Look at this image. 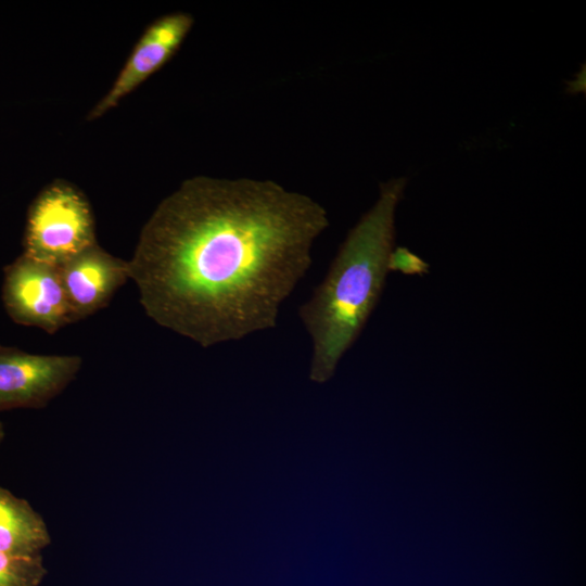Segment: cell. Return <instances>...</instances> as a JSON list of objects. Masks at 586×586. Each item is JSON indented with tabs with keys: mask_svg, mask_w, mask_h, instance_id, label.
I'll list each match as a JSON object with an SVG mask.
<instances>
[{
	"mask_svg": "<svg viewBox=\"0 0 586 586\" xmlns=\"http://www.w3.org/2000/svg\"><path fill=\"white\" fill-rule=\"evenodd\" d=\"M2 302L14 322L49 334L77 321L58 266L24 254L3 268Z\"/></svg>",
	"mask_w": 586,
	"mask_h": 586,
	"instance_id": "4",
	"label": "cell"
},
{
	"mask_svg": "<svg viewBox=\"0 0 586 586\" xmlns=\"http://www.w3.org/2000/svg\"><path fill=\"white\" fill-rule=\"evenodd\" d=\"M50 542L43 518L26 499L0 486V550L17 556L41 555Z\"/></svg>",
	"mask_w": 586,
	"mask_h": 586,
	"instance_id": "8",
	"label": "cell"
},
{
	"mask_svg": "<svg viewBox=\"0 0 586 586\" xmlns=\"http://www.w3.org/2000/svg\"><path fill=\"white\" fill-rule=\"evenodd\" d=\"M62 284L76 320L105 307L129 277L128 260L98 244L58 266Z\"/></svg>",
	"mask_w": 586,
	"mask_h": 586,
	"instance_id": "7",
	"label": "cell"
},
{
	"mask_svg": "<svg viewBox=\"0 0 586 586\" xmlns=\"http://www.w3.org/2000/svg\"><path fill=\"white\" fill-rule=\"evenodd\" d=\"M429 265L406 247H395L388 257V271H399L405 275H423Z\"/></svg>",
	"mask_w": 586,
	"mask_h": 586,
	"instance_id": "10",
	"label": "cell"
},
{
	"mask_svg": "<svg viewBox=\"0 0 586 586\" xmlns=\"http://www.w3.org/2000/svg\"><path fill=\"white\" fill-rule=\"evenodd\" d=\"M81 365L78 355H38L0 344V411L47 406Z\"/></svg>",
	"mask_w": 586,
	"mask_h": 586,
	"instance_id": "5",
	"label": "cell"
},
{
	"mask_svg": "<svg viewBox=\"0 0 586 586\" xmlns=\"http://www.w3.org/2000/svg\"><path fill=\"white\" fill-rule=\"evenodd\" d=\"M4 436H5L4 426L2 422L0 421V445L3 442Z\"/></svg>",
	"mask_w": 586,
	"mask_h": 586,
	"instance_id": "11",
	"label": "cell"
},
{
	"mask_svg": "<svg viewBox=\"0 0 586 586\" xmlns=\"http://www.w3.org/2000/svg\"><path fill=\"white\" fill-rule=\"evenodd\" d=\"M407 180L380 184L374 205L348 231L298 317L311 340L309 379L330 380L375 308L394 249L395 211Z\"/></svg>",
	"mask_w": 586,
	"mask_h": 586,
	"instance_id": "2",
	"label": "cell"
},
{
	"mask_svg": "<svg viewBox=\"0 0 586 586\" xmlns=\"http://www.w3.org/2000/svg\"><path fill=\"white\" fill-rule=\"evenodd\" d=\"M192 25L193 17L183 12L169 13L154 21L141 36L110 91L88 118L101 117L160 69L179 49Z\"/></svg>",
	"mask_w": 586,
	"mask_h": 586,
	"instance_id": "6",
	"label": "cell"
},
{
	"mask_svg": "<svg viewBox=\"0 0 586 586\" xmlns=\"http://www.w3.org/2000/svg\"><path fill=\"white\" fill-rule=\"evenodd\" d=\"M46 574L41 555L17 556L0 550V586H39Z\"/></svg>",
	"mask_w": 586,
	"mask_h": 586,
	"instance_id": "9",
	"label": "cell"
},
{
	"mask_svg": "<svg viewBox=\"0 0 586 586\" xmlns=\"http://www.w3.org/2000/svg\"><path fill=\"white\" fill-rule=\"evenodd\" d=\"M95 244L91 206L73 184L54 181L30 204L23 240L24 255L59 266Z\"/></svg>",
	"mask_w": 586,
	"mask_h": 586,
	"instance_id": "3",
	"label": "cell"
},
{
	"mask_svg": "<svg viewBox=\"0 0 586 586\" xmlns=\"http://www.w3.org/2000/svg\"><path fill=\"white\" fill-rule=\"evenodd\" d=\"M326 208L272 180L196 176L144 224L129 277L145 314L203 348L277 327Z\"/></svg>",
	"mask_w": 586,
	"mask_h": 586,
	"instance_id": "1",
	"label": "cell"
}]
</instances>
